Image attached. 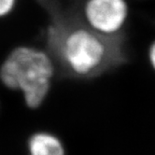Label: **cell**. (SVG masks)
I'll list each match as a JSON object with an SVG mask.
<instances>
[{"instance_id": "cell-1", "label": "cell", "mask_w": 155, "mask_h": 155, "mask_svg": "<svg viewBox=\"0 0 155 155\" xmlns=\"http://www.w3.org/2000/svg\"><path fill=\"white\" fill-rule=\"evenodd\" d=\"M48 43L62 69L77 78L100 75L124 58L116 37H105L87 25L56 21L49 28Z\"/></svg>"}, {"instance_id": "cell-2", "label": "cell", "mask_w": 155, "mask_h": 155, "mask_svg": "<svg viewBox=\"0 0 155 155\" xmlns=\"http://www.w3.org/2000/svg\"><path fill=\"white\" fill-rule=\"evenodd\" d=\"M53 75L54 65L50 55L28 46L15 48L0 68L3 84L20 91L25 104L32 108L38 107L46 99Z\"/></svg>"}, {"instance_id": "cell-3", "label": "cell", "mask_w": 155, "mask_h": 155, "mask_svg": "<svg viewBox=\"0 0 155 155\" xmlns=\"http://www.w3.org/2000/svg\"><path fill=\"white\" fill-rule=\"evenodd\" d=\"M87 25L108 38L118 37L128 18L125 0H88L84 7Z\"/></svg>"}, {"instance_id": "cell-4", "label": "cell", "mask_w": 155, "mask_h": 155, "mask_svg": "<svg viewBox=\"0 0 155 155\" xmlns=\"http://www.w3.org/2000/svg\"><path fill=\"white\" fill-rule=\"evenodd\" d=\"M29 155H65L62 141L48 132H38L28 140Z\"/></svg>"}, {"instance_id": "cell-5", "label": "cell", "mask_w": 155, "mask_h": 155, "mask_svg": "<svg viewBox=\"0 0 155 155\" xmlns=\"http://www.w3.org/2000/svg\"><path fill=\"white\" fill-rule=\"evenodd\" d=\"M16 0H0V18L8 15L12 12Z\"/></svg>"}, {"instance_id": "cell-6", "label": "cell", "mask_w": 155, "mask_h": 155, "mask_svg": "<svg viewBox=\"0 0 155 155\" xmlns=\"http://www.w3.org/2000/svg\"><path fill=\"white\" fill-rule=\"evenodd\" d=\"M149 60L150 63V66L155 70V41L151 43L149 50Z\"/></svg>"}]
</instances>
